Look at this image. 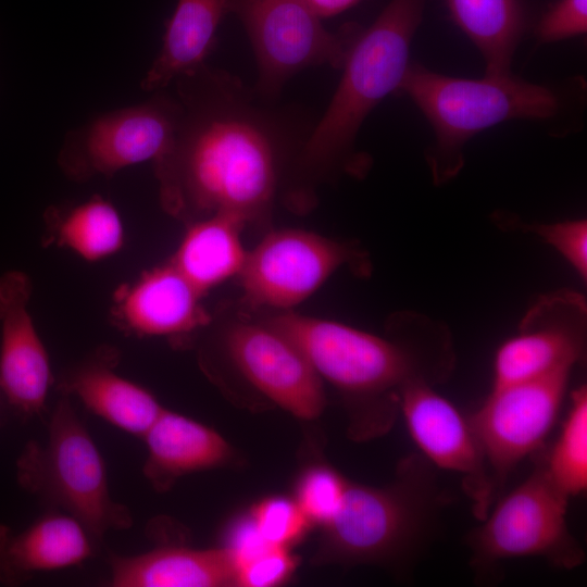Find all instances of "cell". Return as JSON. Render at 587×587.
<instances>
[{
	"label": "cell",
	"instance_id": "obj_20",
	"mask_svg": "<svg viewBox=\"0 0 587 587\" xmlns=\"http://www.w3.org/2000/svg\"><path fill=\"white\" fill-rule=\"evenodd\" d=\"M114 587L236 586L237 569L229 549L160 547L136 555L110 558Z\"/></svg>",
	"mask_w": 587,
	"mask_h": 587
},
{
	"label": "cell",
	"instance_id": "obj_3",
	"mask_svg": "<svg viewBox=\"0 0 587 587\" xmlns=\"http://www.w3.org/2000/svg\"><path fill=\"white\" fill-rule=\"evenodd\" d=\"M425 2L391 0L358 32L327 109L289 163L286 190L295 205L310 202L316 185L330 175L363 170L365 161L354 152L358 133L377 104L398 90Z\"/></svg>",
	"mask_w": 587,
	"mask_h": 587
},
{
	"label": "cell",
	"instance_id": "obj_4",
	"mask_svg": "<svg viewBox=\"0 0 587 587\" xmlns=\"http://www.w3.org/2000/svg\"><path fill=\"white\" fill-rule=\"evenodd\" d=\"M449 503L437 467L421 452L411 453L384 486L348 480L339 510L323 526L314 561L378 565L407 576L437 538Z\"/></svg>",
	"mask_w": 587,
	"mask_h": 587
},
{
	"label": "cell",
	"instance_id": "obj_24",
	"mask_svg": "<svg viewBox=\"0 0 587 587\" xmlns=\"http://www.w3.org/2000/svg\"><path fill=\"white\" fill-rule=\"evenodd\" d=\"M55 216V240L86 261H99L116 253L125 239L118 211L100 196L74 205Z\"/></svg>",
	"mask_w": 587,
	"mask_h": 587
},
{
	"label": "cell",
	"instance_id": "obj_19",
	"mask_svg": "<svg viewBox=\"0 0 587 587\" xmlns=\"http://www.w3.org/2000/svg\"><path fill=\"white\" fill-rule=\"evenodd\" d=\"M142 439L148 451L142 473L160 492L186 474L223 465L232 455L229 445L218 433L166 409Z\"/></svg>",
	"mask_w": 587,
	"mask_h": 587
},
{
	"label": "cell",
	"instance_id": "obj_13",
	"mask_svg": "<svg viewBox=\"0 0 587 587\" xmlns=\"http://www.w3.org/2000/svg\"><path fill=\"white\" fill-rule=\"evenodd\" d=\"M400 414L420 452L435 467L461 477L472 514L483 521L497 496L469 416L427 384H412L401 391Z\"/></svg>",
	"mask_w": 587,
	"mask_h": 587
},
{
	"label": "cell",
	"instance_id": "obj_6",
	"mask_svg": "<svg viewBox=\"0 0 587 587\" xmlns=\"http://www.w3.org/2000/svg\"><path fill=\"white\" fill-rule=\"evenodd\" d=\"M22 488L79 521L95 540L132 527L133 516L110 492L96 442L63 395L50 415L43 442L29 441L16 462Z\"/></svg>",
	"mask_w": 587,
	"mask_h": 587
},
{
	"label": "cell",
	"instance_id": "obj_16",
	"mask_svg": "<svg viewBox=\"0 0 587 587\" xmlns=\"http://www.w3.org/2000/svg\"><path fill=\"white\" fill-rule=\"evenodd\" d=\"M202 297L170 261L120 288L113 314L122 328L138 336H180L210 323Z\"/></svg>",
	"mask_w": 587,
	"mask_h": 587
},
{
	"label": "cell",
	"instance_id": "obj_18",
	"mask_svg": "<svg viewBox=\"0 0 587 587\" xmlns=\"http://www.w3.org/2000/svg\"><path fill=\"white\" fill-rule=\"evenodd\" d=\"M116 363V351L100 350L66 374L60 390L114 427L142 438L164 408L148 389L118 375Z\"/></svg>",
	"mask_w": 587,
	"mask_h": 587
},
{
	"label": "cell",
	"instance_id": "obj_30",
	"mask_svg": "<svg viewBox=\"0 0 587 587\" xmlns=\"http://www.w3.org/2000/svg\"><path fill=\"white\" fill-rule=\"evenodd\" d=\"M587 32V0H558L540 17L536 36L540 43H551Z\"/></svg>",
	"mask_w": 587,
	"mask_h": 587
},
{
	"label": "cell",
	"instance_id": "obj_7",
	"mask_svg": "<svg viewBox=\"0 0 587 587\" xmlns=\"http://www.w3.org/2000/svg\"><path fill=\"white\" fill-rule=\"evenodd\" d=\"M536 453L530 474L498 498L464 538L476 579L494 575L502 561L513 558H542L563 570H573L586 559L567 525L570 498L550 478L541 449Z\"/></svg>",
	"mask_w": 587,
	"mask_h": 587
},
{
	"label": "cell",
	"instance_id": "obj_26",
	"mask_svg": "<svg viewBox=\"0 0 587 587\" xmlns=\"http://www.w3.org/2000/svg\"><path fill=\"white\" fill-rule=\"evenodd\" d=\"M501 229L530 233L553 248L575 271L587 280V221L564 220L553 223H528L510 213L494 215Z\"/></svg>",
	"mask_w": 587,
	"mask_h": 587
},
{
	"label": "cell",
	"instance_id": "obj_22",
	"mask_svg": "<svg viewBox=\"0 0 587 587\" xmlns=\"http://www.w3.org/2000/svg\"><path fill=\"white\" fill-rule=\"evenodd\" d=\"M243 226L222 213L192 221L171 262L203 296L240 273L247 257L240 239Z\"/></svg>",
	"mask_w": 587,
	"mask_h": 587
},
{
	"label": "cell",
	"instance_id": "obj_15",
	"mask_svg": "<svg viewBox=\"0 0 587 587\" xmlns=\"http://www.w3.org/2000/svg\"><path fill=\"white\" fill-rule=\"evenodd\" d=\"M29 278L11 271L0 277V388L26 416L40 415L52 384L48 352L27 309Z\"/></svg>",
	"mask_w": 587,
	"mask_h": 587
},
{
	"label": "cell",
	"instance_id": "obj_28",
	"mask_svg": "<svg viewBox=\"0 0 587 587\" xmlns=\"http://www.w3.org/2000/svg\"><path fill=\"white\" fill-rule=\"evenodd\" d=\"M261 536L270 544L288 547L300 539L310 522L296 502L286 497H270L250 513Z\"/></svg>",
	"mask_w": 587,
	"mask_h": 587
},
{
	"label": "cell",
	"instance_id": "obj_1",
	"mask_svg": "<svg viewBox=\"0 0 587 587\" xmlns=\"http://www.w3.org/2000/svg\"><path fill=\"white\" fill-rule=\"evenodd\" d=\"M173 84L179 117L153 162L162 208L189 222L220 213L245 224L264 218L301 143L292 127L236 76L208 64Z\"/></svg>",
	"mask_w": 587,
	"mask_h": 587
},
{
	"label": "cell",
	"instance_id": "obj_12",
	"mask_svg": "<svg viewBox=\"0 0 587 587\" xmlns=\"http://www.w3.org/2000/svg\"><path fill=\"white\" fill-rule=\"evenodd\" d=\"M587 303L579 292L561 289L538 297L519 333L504 340L494 359V388L573 370L586 351Z\"/></svg>",
	"mask_w": 587,
	"mask_h": 587
},
{
	"label": "cell",
	"instance_id": "obj_10",
	"mask_svg": "<svg viewBox=\"0 0 587 587\" xmlns=\"http://www.w3.org/2000/svg\"><path fill=\"white\" fill-rule=\"evenodd\" d=\"M366 258L346 242L313 232L283 228L247 252L238 274L245 301L254 308L288 311L313 295L339 267L365 273Z\"/></svg>",
	"mask_w": 587,
	"mask_h": 587
},
{
	"label": "cell",
	"instance_id": "obj_21",
	"mask_svg": "<svg viewBox=\"0 0 587 587\" xmlns=\"http://www.w3.org/2000/svg\"><path fill=\"white\" fill-rule=\"evenodd\" d=\"M227 13V0H177L160 51L140 80L141 89H167L178 77L207 64Z\"/></svg>",
	"mask_w": 587,
	"mask_h": 587
},
{
	"label": "cell",
	"instance_id": "obj_27",
	"mask_svg": "<svg viewBox=\"0 0 587 587\" xmlns=\"http://www.w3.org/2000/svg\"><path fill=\"white\" fill-rule=\"evenodd\" d=\"M349 479L325 464L305 469L296 485V502L310 524H327L339 510Z\"/></svg>",
	"mask_w": 587,
	"mask_h": 587
},
{
	"label": "cell",
	"instance_id": "obj_8",
	"mask_svg": "<svg viewBox=\"0 0 587 587\" xmlns=\"http://www.w3.org/2000/svg\"><path fill=\"white\" fill-rule=\"evenodd\" d=\"M251 42L258 66L254 92L271 100L297 73L312 66L341 68L358 34L328 30L305 0H227Z\"/></svg>",
	"mask_w": 587,
	"mask_h": 587
},
{
	"label": "cell",
	"instance_id": "obj_14",
	"mask_svg": "<svg viewBox=\"0 0 587 587\" xmlns=\"http://www.w3.org/2000/svg\"><path fill=\"white\" fill-rule=\"evenodd\" d=\"M225 352L243 377L284 410L317 417L325 396L321 377L300 349L264 322H236L223 338Z\"/></svg>",
	"mask_w": 587,
	"mask_h": 587
},
{
	"label": "cell",
	"instance_id": "obj_5",
	"mask_svg": "<svg viewBox=\"0 0 587 587\" xmlns=\"http://www.w3.org/2000/svg\"><path fill=\"white\" fill-rule=\"evenodd\" d=\"M397 91L409 97L433 128L435 140L425 157L437 186L461 172L464 147L474 136L508 121H548L562 109L555 89L511 73L463 78L417 62H410Z\"/></svg>",
	"mask_w": 587,
	"mask_h": 587
},
{
	"label": "cell",
	"instance_id": "obj_25",
	"mask_svg": "<svg viewBox=\"0 0 587 587\" xmlns=\"http://www.w3.org/2000/svg\"><path fill=\"white\" fill-rule=\"evenodd\" d=\"M570 407L554 445L542 452L546 470L570 499L587 489V387L570 395Z\"/></svg>",
	"mask_w": 587,
	"mask_h": 587
},
{
	"label": "cell",
	"instance_id": "obj_11",
	"mask_svg": "<svg viewBox=\"0 0 587 587\" xmlns=\"http://www.w3.org/2000/svg\"><path fill=\"white\" fill-rule=\"evenodd\" d=\"M571 372L494 388L469 415L497 499L515 466L542 449L560 415Z\"/></svg>",
	"mask_w": 587,
	"mask_h": 587
},
{
	"label": "cell",
	"instance_id": "obj_23",
	"mask_svg": "<svg viewBox=\"0 0 587 587\" xmlns=\"http://www.w3.org/2000/svg\"><path fill=\"white\" fill-rule=\"evenodd\" d=\"M454 24L482 54L487 75L511 73L526 26L522 0H446Z\"/></svg>",
	"mask_w": 587,
	"mask_h": 587
},
{
	"label": "cell",
	"instance_id": "obj_29",
	"mask_svg": "<svg viewBox=\"0 0 587 587\" xmlns=\"http://www.w3.org/2000/svg\"><path fill=\"white\" fill-rule=\"evenodd\" d=\"M296 559L287 547L268 545L236 565V585L271 587L286 582L295 571Z\"/></svg>",
	"mask_w": 587,
	"mask_h": 587
},
{
	"label": "cell",
	"instance_id": "obj_2",
	"mask_svg": "<svg viewBox=\"0 0 587 587\" xmlns=\"http://www.w3.org/2000/svg\"><path fill=\"white\" fill-rule=\"evenodd\" d=\"M291 340L314 371L342 396L357 441L385 435L400 415L401 391L446 382L455 366L452 334L441 321L400 312L378 336L350 325L279 312L263 321Z\"/></svg>",
	"mask_w": 587,
	"mask_h": 587
},
{
	"label": "cell",
	"instance_id": "obj_31",
	"mask_svg": "<svg viewBox=\"0 0 587 587\" xmlns=\"http://www.w3.org/2000/svg\"><path fill=\"white\" fill-rule=\"evenodd\" d=\"M321 18L339 15L363 0H305Z\"/></svg>",
	"mask_w": 587,
	"mask_h": 587
},
{
	"label": "cell",
	"instance_id": "obj_9",
	"mask_svg": "<svg viewBox=\"0 0 587 587\" xmlns=\"http://www.w3.org/2000/svg\"><path fill=\"white\" fill-rule=\"evenodd\" d=\"M179 112L175 95L163 89L138 104L102 113L64 135L58 165L68 178L85 182L154 162L172 142Z\"/></svg>",
	"mask_w": 587,
	"mask_h": 587
},
{
	"label": "cell",
	"instance_id": "obj_17",
	"mask_svg": "<svg viewBox=\"0 0 587 587\" xmlns=\"http://www.w3.org/2000/svg\"><path fill=\"white\" fill-rule=\"evenodd\" d=\"M95 539L72 515L54 510L15 532L0 524V583L18 585L35 574L80 565Z\"/></svg>",
	"mask_w": 587,
	"mask_h": 587
}]
</instances>
